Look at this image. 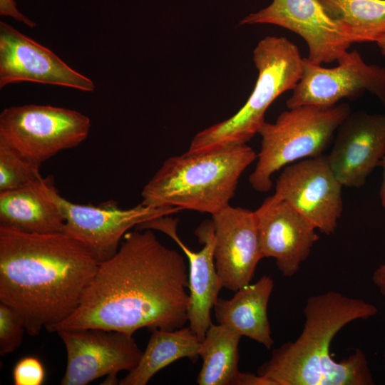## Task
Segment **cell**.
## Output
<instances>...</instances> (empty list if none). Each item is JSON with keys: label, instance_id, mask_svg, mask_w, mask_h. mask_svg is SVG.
I'll list each match as a JSON object with an SVG mask.
<instances>
[{"label": "cell", "instance_id": "19", "mask_svg": "<svg viewBox=\"0 0 385 385\" xmlns=\"http://www.w3.org/2000/svg\"><path fill=\"white\" fill-rule=\"evenodd\" d=\"M201 340L188 327L174 330L153 329L145 350L135 368L118 381L120 385H146L163 368L182 358L195 362Z\"/></svg>", "mask_w": 385, "mask_h": 385}, {"label": "cell", "instance_id": "24", "mask_svg": "<svg viewBox=\"0 0 385 385\" xmlns=\"http://www.w3.org/2000/svg\"><path fill=\"white\" fill-rule=\"evenodd\" d=\"M26 328L19 315L0 302V354L6 355L21 344Z\"/></svg>", "mask_w": 385, "mask_h": 385}, {"label": "cell", "instance_id": "27", "mask_svg": "<svg viewBox=\"0 0 385 385\" xmlns=\"http://www.w3.org/2000/svg\"><path fill=\"white\" fill-rule=\"evenodd\" d=\"M236 385H272V384L268 379L257 374L241 372Z\"/></svg>", "mask_w": 385, "mask_h": 385}, {"label": "cell", "instance_id": "26", "mask_svg": "<svg viewBox=\"0 0 385 385\" xmlns=\"http://www.w3.org/2000/svg\"><path fill=\"white\" fill-rule=\"evenodd\" d=\"M0 14L10 16L19 21L24 23L29 27L36 26V24L21 13L17 9L15 0H0Z\"/></svg>", "mask_w": 385, "mask_h": 385}, {"label": "cell", "instance_id": "9", "mask_svg": "<svg viewBox=\"0 0 385 385\" xmlns=\"http://www.w3.org/2000/svg\"><path fill=\"white\" fill-rule=\"evenodd\" d=\"M57 333L67 356L61 385H86L105 376L110 384H118L117 374L135 368L143 352L133 335L121 332L81 328Z\"/></svg>", "mask_w": 385, "mask_h": 385}, {"label": "cell", "instance_id": "14", "mask_svg": "<svg viewBox=\"0 0 385 385\" xmlns=\"http://www.w3.org/2000/svg\"><path fill=\"white\" fill-rule=\"evenodd\" d=\"M31 81L92 92V80L59 58L49 48L25 36L11 25L0 22V88Z\"/></svg>", "mask_w": 385, "mask_h": 385}, {"label": "cell", "instance_id": "23", "mask_svg": "<svg viewBox=\"0 0 385 385\" xmlns=\"http://www.w3.org/2000/svg\"><path fill=\"white\" fill-rule=\"evenodd\" d=\"M38 165L0 145V191L19 188L40 177Z\"/></svg>", "mask_w": 385, "mask_h": 385}, {"label": "cell", "instance_id": "10", "mask_svg": "<svg viewBox=\"0 0 385 385\" xmlns=\"http://www.w3.org/2000/svg\"><path fill=\"white\" fill-rule=\"evenodd\" d=\"M343 185L327 157L303 159L285 166L274 195L287 202L322 233L334 232L343 211Z\"/></svg>", "mask_w": 385, "mask_h": 385}, {"label": "cell", "instance_id": "15", "mask_svg": "<svg viewBox=\"0 0 385 385\" xmlns=\"http://www.w3.org/2000/svg\"><path fill=\"white\" fill-rule=\"evenodd\" d=\"M385 155V114L350 113L338 127L328 163L347 188H359Z\"/></svg>", "mask_w": 385, "mask_h": 385}, {"label": "cell", "instance_id": "22", "mask_svg": "<svg viewBox=\"0 0 385 385\" xmlns=\"http://www.w3.org/2000/svg\"><path fill=\"white\" fill-rule=\"evenodd\" d=\"M351 43L385 37V0H318Z\"/></svg>", "mask_w": 385, "mask_h": 385}, {"label": "cell", "instance_id": "1", "mask_svg": "<svg viewBox=\"0 0 385 385\" xmlns=\"http://www.w3.org/2000/svg\"><path fill=\"white\" fill-rule=\"evenodd\" d=\"M188 270L152 230L126 232L100 262L78 308L47 331L99 328L133 335L141 328L174 330L188 322Z\"/></svg>", "mask_w": 385, "mask_h": 385}, {"label": "cell", "instance_id": "5", "mask_svg": "<svg viewBox=\"0 0 385 385\" xmlns=\"http://www.w3.org/2000/svg\"><path fill=\"white\" fill-rule=\"evenodd\" d=\"M258 71L255 86L245 105L232 117L197 133L186 154H200L247 144L265 122V114L282 93L293 90L303 73L304 58L285 37L266 36L253 51Z\"/></svg>", "mask_w": 385, "mask_h": 385}, {"label": "cell", "instance_id": "13", "mask_svg": "<svg viewBox=\"0 0 385 385\" xmlns=\"http://www.w3.org/2000/svg\"><path fill=\"white\" fill-rule=\"evenodd\" d=\"M178 222V218L165 215L144 222L135 228L165 233L178 245L188 258L190 296L188 322L190 327L202 341L212 323L211 310L222 288L214 259L215 237L213 222L212 220H206L196 228L195 234L199 242L203 245L198 252L190 250L180 238L177 232Z\"/></svg>", "mask_w": 385, "mask_h": 385}, {"label": "cell", "instance_id": "17", "mask_svg": "<svg viewBox=\"0 0 385 385\" xmlns=\"http://www.w3.org/2000/svg\"><path fill=\"white\" fill-rule=\"evenodd\" d=\"M263 258L273 257L284 277L294 275L319 240L315 227L274 195L254 211Z\"/></svg>", "mask_w": 385, "mask_h": 385}, {"label": "cell", "instance_id": "2", "mask_svg": "<svg viewBox=\"0 0 385 385\" xmlns=\"http://www.w3.org/2000/svg\"><path fill=\"white\" fill-rule=\"evenodd\" d=\"M98 265L63 232L31 233L0 224V302L19 315L31 337L74 312Z\"/></svg>", "mask_w": 385, "mask_h": 385}, {"label": "cell", "instance_id": "29", "mask_svg": "<svg viewBox=\"0 0 385 385\" xmlns=\"http://www.w3.org/2000/svg\"><path fill=\"white\" fill-rule=\"evenodd\" d=\"M380 165L383 168V178L380 188L379 195L381 199V205L385 210V155H384Z\"/></svg>", "mask_w": 385, "mask_h": 385}, {"label": "cell", "instance_id": "18", "mask_svg": "<svg viewBox=\"0 0 385 385\" xmlns=\"http://www.w3.org/2000/svg\"><path fill=\"white\" fill-rule=\"evenodd\" d=\"M273 288V279L264 275L256 282L240 288L231 299L218 298L214 306L217 323L270 349L274 339L267 306Z\"/></svg>", "mask_w": 385, "mask_h": 385}, {"label": "cell", "instance_id": "7", "mask_svg": "<svg viewBox=\"0 0 385 385\" xmlns=\"http://www.w3.org/2000/svg\"><path fill=\"white\" fill-rule=\"evenodd\" d=\"M30 184L63 217V232L83 244L99 263L117 252L120 240L130 228L181 210L177 207H153L142 203L130 209H121L113 200L98 205H80L61 196L51 176H41Z\"/></svg>", "mask_w": 385, "mask_h": 385}, {"label": "cell", "instance_id": "31", "mask_svg": "<svg viewBox=\"0 0 385 385\" xmlns=\"http://www.w3.org/2000/svg\"><path fill=\"white\" fill-rule=\"evenodd\" d=\"M384 342H385V337H384ZM384 371H385V349L384 351Z\"/></svg>", "mask_w": 385, "mask_h": 385}, {"label": "cell", "instance_id": "12", "mask_svg": "<svg viewBox=\"0 0 385 385\" xmlns=\"http://www.w3.org/2000/svg\"><path fill=\"white\" fill-rule=\"evenodd\" d=\"M258 24L277 25L298 34L308 46L307 58L317 65L337 61L352 44L318 0H272L239 25Z\"/></svg>", "mask_w": 385, "mask_h": 385}, {"label": "cell", "instance_id": "4", "mask_svg": "<svg viewBox=\"0 0 385 385\" xmlns=\"http://www.w3.org/2000/svg\"><path fill=\"white\" fill-rule=\"evenodd\" d=\"M257 157L247 144L170 157L144 186L141 203L212 215L230 205L241 175Z\"/></svg>", "mask_w": 385, "mask_h": 385}, {"label": "cell", "instance_id": "6", "mask_svg": "<svg viewBox=\"0 0 385 385\" xmlns=\"http://www.w3.org/2000/svg\"><path fill=\"white\" fill-rule=\"evenodd\" d=\"M350 113L346 103L305 105L282 112L273 123L265 122L258 131L262 140L257 161L249 178L252 188L267 192L275 172L295 161L322 155Z\"/></svg>", "mask_w": 385, "mask_h": 385}, {"label": "cell", "instance_id": "20", "mask_svg": "<svg viewBox=\"0 0 385 385\" xmlns=\"http://www.w3.org/2000/svg\"><path fill=\"white\" fill-rule=\"evenodd\" d=\"M0 224L31 233L63 232L56 207L31 185L0 191Z\"/></svg>", "mask_w": 385, "mask_h": 385}, {"label": "cell", "instance_id": "25", "mask_svg": "<svg viewBox=\"0 0 385 385\" xmlns=\"http://www.w3.org/2000/svg\"><path fill=\"white\" fill-rule=\"evenodd\" d=\"M44 378V367L39 359L34 356L21 359L13 370L15 385H41Z\"/></svg>", "mask_w": 385, "mask_h": 385}, {"label": "cell", "instance_id": "30", "mask_svg": "<svg viewBox=\"0 0 385 385\" xmlns=\"http://www.w3.org/2000/svg\"><path fill=\"white\" fill-rule=\"evenodd\" d=\"M376 44L379 48L382 55L385 56V37L379 40L376 42Z\"/></svg>", "mask_w": 385, "mask_h": 385}, {"label": "cell", "instance_id": "21", "mask_svg": "<svg viewBox=\"0 0 385 385\" xmlns=\"http://www.w3.org/2000/svg\"><path fill=\"white\" fill-rule=\"evenodd\" d=\"M241 337L227 326L211 324L199 351L202 359L197 377L199 385H236L241 373L238 369Z\"/></svg>", "mask_w": 385, "mask_h": 385}, {"label": "cell", "instance_id": "11", "mask_svg": "<svg viewBox=\"0 0 385 385\" xmlns=\"http://www.w3.org/2000/svg\"><path fill=\"white\" fill-rule=\"evenodd\" d=\"M337 62L328 68L304 58L302 76L286 101L287 108L332 106L344 98L354 101L365 91L385 106V67L366 63L356 50L347 51Z\"/></svg>", "mask_w": 385, "mask_h": 385}, {"label": "cell", "instance_id": "16", "mask_svg": "<svg viewBox=\"0 0 385 385\" xmlns=\"http://www.w3.org/2000/svg\"><path fill=\"white\" fill-rule=\"evenodd\" d=\"M212 220L215 267L222 287L235 292L251 282L263 258L254 211L228 205Z\"/></svg>", "mask_w": 385, "mask_h": 385}, {"label": "cell", "instance_id": "3", "mask_svg": "<svg viewBox=\"0 0 385 385\" xmlns=\"http://www.w3.org/2000/svg\"><path fill=\"white\" fill-rule=\"evenodd\" d=\"M300 335L272 349L257 374L272 385H372L373 376L359 348L337 361L331 344L337 334L351 322L376 316L377 307L361 299L327 291L310 296L304 307Z\"/></svg>", "mask_w": 385, "mask_h": 385}, {"label": "cell", "instance_id": "28", "mask_svg": "<svg viewBox=\"0 0 385 385\" xmlns=\"http://www.w3.org/2000/svg\"><path fill=\"white\" fill-rule=\"evenodd\" d=\"M371 279L379 292L385 297V262L374 271Z\"/></svg>", "mask_w": 385, "mask_h": 385}, {"label": "cell", "instance_id": "8", "mask_svg": "<svg viewBox=\"0 0 385 385\" xmlns=\"http://www.w3.org/2000/svg\"><path fill=\"white\" fill-rule=\"evenodd\" d=\"M90 118L65 108L24 105L0 115V145L41 165L61 150L73 148L88 136Z\"/></svg>", "mask_w": 385, "mask_h": 385}]
</instances>
